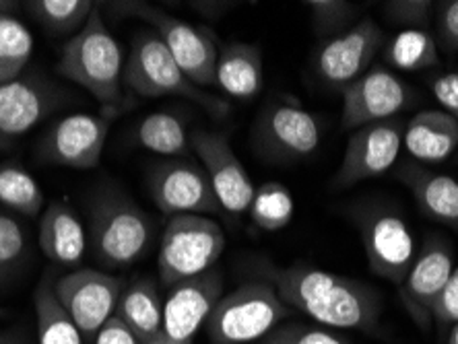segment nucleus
Wrapping results in <instances>:
<instances>
[{
  "instance_id": "f257e3e1",
  "label": "nucleus",
  "mask_w": 458,
  "mask_h": 344,
  "mask_svg": "<svg viewBox=\"0 0 458 344\" xmlns=\"http://www.w3.org/2000/svg\"><path fill=\"white\" fill-rule=\"evenodd\" d=\"M256 274L273 285L292 312L298 309L325 326L361 332H374L378 326L382 301L366 282L308 264L275 266L260 262Z\"/></svg>"
},
{
  "instance_id": "f03ea898",
  "label": "nucleus",
  "mask_w": 458,
  "mask_h": 344,
  "mask_svg": "<svg viewBox=\"0 0 458 344\" xmlns=\"http://www.w3.org/2000/svg\"><path fill=\"white\" fill-rule=\"evenodd\" d=\"M56 72L89 91L104 107V116L116 118L128 107L124 96V58L116 38L104 23L99 4L83 29L72 36L60 54Z\"/></svg>"
},
{
  "instance_id": "7ed1b4c3",
  "label": "nucleus",
  "mask_w": 458,
  "mask_h": 344,
  "mask_svg": "<svg viewBox=\"0 0 458 344\" xmlns=\"http://www.w3.org/2000/svg\"><path fill=\"white\" fill-rule=\"evenodd\" d=\"M124 85L140 97H182L203 107L213 118H225L229 104L186 77L155 31H139L124 64Z\"/></svg>"
},
{
  "instance_id": "20e7f679",
  "label": "nucleus",
  "mask_w": 458,
  "mask_h": 344,
  "mask_svg": "<svg viewBox=\"0 0 458 344\" xmlns=\"http://www.w3.org/2000/svg\"><path fill=\"white\" fill-rule=\"evenodd\" d=\"M87 239L106 268H128L151 248L153 221L123 192H107L91 205Z\"/></svg>"
},
{
  "instance_id": "39448f33",
  "label": "nucleus",
  "mask_w": 458,
  "mask_h": 344,
  "mask_svg": "<svg viewBox=\"0 0 458 344\" xmlns=\"http://www.w3.org/2000/svg\"><path fill=\"white\" fill-rule=\"evenodd\" d=\"M349 214L360 231L372 273L401 287L417 256L415 235L403 213L393 202L363 200Z\"/></svg>"
},
{
  "instance_id": "423d86ee",
  "label": "nucleus",
  "mask_w": 458,
  "mask_h": 344,
  "mask_svg": "<svg viewBox=\"0 0 458 344\" xmlns=\"http://www.w3.org/2000/svg\"><path fill=\"white\" fill-rule=\"evenodd\" d=\"M289 315L292 309L281 301L273 285L254 281L221 297L205 328L211 344H246L265 339Z\"/></svg>"
},
{
  "instance_id": "0eeeda50",
  "label": "nucleus",
  "mask_w": 458,
  "mask_h": 344,
  "mask_svg": "<svg viewBox=\"0 0 458 344\" xmlns=\"http://www.w3.org/2000/svg\"><path fill=\"white\" fill-rule=\"evenodd\" d=\"M225 249V233L203 214H176L167 221L157 256L159 282L172 289L182 281L213 271Z\"/></svg>"
},
{
  "instance_id": "6e6552de",
  "label": "nucleus",
  "mask_w": 458,
  "mask_h": 344,
  "mask_svg": "<svg viewBox=\"0 0 458 344\" xmlns=\"http://www.w3.org/2000/svg\"><path fill=\"white\" fill-rule=\"evenodd\" d=\"M124 9L149 23L178 66L200 89L217 85V39L203 25L180 21L151 4H124Z\"/></svg>"
},
{
  "instance_id": "1a4fd4ad",
  "label": "nucleus",
  "mask_w": 458,
  "mask_h": 344,
  "mask_svg": "<svg viewBox=\"0 0 458 344\" xmlns=\"http://www.w3.org/2000/svg\"><path fill=\"white\" fill-rule=\"evenodd\" d=\"M320 124L298 104L273 101L254 124V148L271 164H295L308 159L320 147Z\"/></svg>"
},
{
  "instance_id": "9d476101",
  "label": "nucleus",
  "mask_w": 458,
  "mask_h": 344,
  "mask_svg": "<svg viewBox=\"0 0 458 344\" xmlns=\"http://www.w3.org/2000/svg\"><path fill=\"white\" fill-rule=\"evenodd\" d=\"M124 281L93 268H77L54 281V293L85 342H96L99 330L116 314Z\"/></svg>"
},
{
  "instance_id": "9b49d317",
  "label": "nucleus",
  "mask_w": 458,
  "mask_h": 344,
  "mask_svg": "<svg viewBox=\"0 0 458 344\" xmlns=\"http://www.w3.org/2000/svg\"><path fill=\"white\" fill-rule=\"evenodd\" d=\"M405 120L393 118L357 128L333 178L335 188H352L360 181L380 178L396 164L403 148Z\"/></svg>"
},
{
  "instance_id": "f8f14e48",
  "label": "nucleus",
  "mask_w": 458,
  "mask_h": 344,
  "mask_svg": "<svg viewBox=\"0 0 458 344\" xmlns=\"http://www.w3.org/2000/svg\"><path fill=\"white\" fill-rule=\"evenodd\" d=\"M382 44L384 31L380 25L369 17L361 19L320 46L314 54L316 77L335 89H345L368 72Z\"/></svg>"
},
{
  "instance_id": "ddd939ff",
  "label": "nucleus",
  "mask_w": 458,
  "mask_h": 344,
  "mask_svg": "<svg viewBox=\"0 0 458 344\" xmlns=\"http://www.w3.org/2000/svg\"><path fill=\"white\" fill-rule=\"evenodd\" d=\"M149 192L159 211L170 217L176 214H219L221 206L215 197L203 165L182 157L155 165L149 173Z\"/></svg>"
},
{
  "instance_id": "4468645a",
  "label": "nucleus",
  "mask_w": 458,
  "mask_h": 344,
  "mask_svg": "<svg viewBox=\"0 0 458 344\" xmlns=\"http://www.w3.org/2000/svg\"><path fill=\"white\" fill-rule=\"evenodd\" d=\"M411 99L413 93L407 83L384 66H374L343 89V128L357 130L361 126L393 120L396 113L407 110Z\"/></svg>"
},
{
  "instance_id": "2eb2a0df",
  "label": "nucleus",
  "mask_w": 458,
  "mask_h": 344,
  "mask_svg": "<svg viewBox=\"0 0 458 344\" xmlns=\"http://www.w3.org/2000/svg\"><path fill=\"white\" fill-rule=\"evenodd\" d=\"M110 130V118L91 113H71L54 122L38 153L48 164L71 167V170H93L102 161V153Z\"/></svg>"
},
{
  "instance_id": "dca6fc26",
  "label": "nucleus",
  "mask_w": 458,
  "mask_h": 344,
  "mask_svg": "<svg viewBox=\"0 0 458 344\" xmlns=\"http://www.w3.org/2000/svg\"><path fill=\"white\" fill-rule=\"evenodd\" d=\"M191 148L208 175L221 211L242 214L250 208L256 186L229 140L219 132L199 130L191 137Z\"/></svg>"
},
{
  "instance_id": "f3484780",
  "label": "nucleus",
  "mask_w": 458,
  "mask_h": 344,
  "mask_svg": "<svg viewBox=\"0 0 458 344\" xmlns=\"http://www.w3.org/2000/svg\"><path fill=\"white\" fill-rule=\"evenodd\" d=\"M453 271V249L440 235H429L399 287L403 306L421 328L432 322L434 303Z\"/></svg>"
},
{
  "instance_id": "a211bd4d",
  "label": "nucleus",
  "mask_w": 458,
  "mask_h": 344,
  "mask_svg": "<svg viewBox=\"0 0 458 344\" xmlns=\"http://www.w3.org/2000/svg\"><path fill=\"white\" fill-rule=\"evenodd\" d=\"M167 291L170 293L164 303V332L172 340L192 344V339L221 299L224 279L217 271H208L182 281Z\"/></svg>"
},
{
  "instance_id": "6ab92c4d",
  "label": "nucleus",
  "mask_w": 458,
  "mask_h": 344,
  "mask_svg": "<svg viewBox=\"0 0 458 344\" xmlns=\"http://www.w3.org/2000/svg\"><path fill=\"white\" fill-rule=\"evenodd\" d=\"M60 104L56 87L42 77L0 83V137L17 138L38 126Z\"/></svg>"
},
{
  "instance_id": "aec40b11",
  "label": "nucleus",
  "mask_w": 458,
  "mask_h": 344,
  "mask_svg": "<svg viewBox=\"0 0 458 344\" xmlns=\"http://www.w3.org/2000/svg\"><path fill=\"white\" fill-rule=\"evenodd\" d=\"M396 178L409 188L426 217L458 231V181L454 178L420 164H403Z\"/></svg>"
},
{
  "instance_id": "412c9836",
  "label": "nucleus",
  "mask_w": 458,
  "mask_h": 344,
  "mask_svg": "<svg viewBox=\"0 0 458 344\" xmlns=\"http://www.w3.org/2000/svg\"><path fill=\"white\" fill-rule=\"evenodd\" d=\"M38 241L44 256L60 266H77L87 249L83 221L66 202H52L39 219Z\"/></svg>"
},
{
  "instance_id": "4be33fe9",
  "label": "nucleus",
  "mask_w": 458,
  "mask_h": 344,
  "mask_svg": "<svg viewBox=\"0 0 458 344\" xmlns=\"http://www.w3.org/2000/svg\"><path fill=\"white\" fill-rule=\"evenodd\" d=\"M403 147L421 164H442L458 148V124L442 110H423L405 122Z\"/></svg>"
},
{
  "instance_id": "5701e85b",
  "label": "nucleus",
  "mask_w": 458,
  "mask_h": 344,
  "mask_svg": "<svg viewBox=\"0 0 458 344\" xmlns=\"http://www.w3.org/2000/svg\"><path fill=\"white\" fill-rule=\"evenodd\" d=\"M265 83V64L259 46L246 42L224 44L217 58V85L229 97L246 101L259 96Z\"/></svg>"
},
{
  "instance_id": "b1692460",
  "label": "nucleus",
  "mask_w": 458,
  "mask_h": 344,
  "mask_svg": "<svg viewBox=\"0 0 458 344\" xmlns=\"http://www.w3.org/2000/svg\"><path fill=\"white\" fill-rule=\"evenodd\" d=\"M114 318L123 322L140 342L157 336L164 330V303L155 281L143 276L124 287Z\"/></svg>"
},
{
  "instance_id": "393cba45",
  "label": "nucleus",
  "mask_w": 458,
  "mask_h": 344,
  "mask_svg": "<svg viewBox=\"0 0 458 344\" xmlns=\"http://www.w3.org/2000/svg\"><path fill=\"white\" fill-rule=\"evenodd\" d=\"M33 307H36L38 344H85L75 322L56 299L52 276L44 274V279L39 281L33 293Z\"/></svg>"
},
{
  "instance_id": "a878e982",
  "label": "nucleus",
  "mask_w": 458,
  "mask_h": 344,
  "mask_svg": "<svg viewBox=\"0 0 458 344\" xmlns=\"http://www.w3.org/2000/svg\"><path fill=\"white\" fill-rule=\"evenodd\" d=\"M134 140L157 155L167 157H186L191 153V137L186 132L184 120L167 112H155L143 118L134 130Z\"/></svg>"
},
{
  "instance_id": "bb28decb",
  "label": "nucleus",
  "mask_w": 458,
  "mask_h": 344,
  "mask_svg": "<svg viewBox=\"0 0 458 344\" xmlns=\"http://www.w3.org/2000/svg\"><path fill=\"white\" fill-rule=\"evenodd\" d=\"M248 213H250L256 229L267 233H277L292 222L295 200L285 184L267 181V184L256 186Z\"/></svg>"
},
{
  "instance_id": "cd10ccee",
  "label": "nucleus",
  "mask_w": 458,
  "mask_h": 344,
  "mask_svg": "<svg viewBox=\"0 0 458 344\" xmlns=\"http://www.w3.org/2000/svg\"><path fill=\"white\" fill-rule=\"evenodd\" d=\"M25 6L46 31L54 36H77L98 4L91 0H31Z\"/></svg>"
},
{
  "instance_id": "c85d7f7f",
  "label": "nucleus",
  "mask_w": 458,
  "mask_h": 344,
  "mask_svg": "<svg viewBox=\"0 0 458 344\" xmlns=\"http://www.w3.org/2000/svg\"><path fill=\"white\" fill-rule=\"evenodd\" d=\"M0 205L25 217H36L44 208L42 188L23 165L0 164Z\"/></svg>"
},
{
  "instance_id": "c756f323",
  "label": "nucleus",
  "mask_w": 458,
  "mask_h": 344,
  "mask_svg": "<svg viewBox=\"0 0 458 344\" xmlns=\"http://www.w3.org/2000/svg\"><path fill=\"white\" fill-rule=\"evenodd\" d=\"M384 58L399 71H428L437 64V44L428 31L403 29L390 39Z\"/></svg>"
},
{
  "instance_id": "7c9ffc66",
  "label": "nucleus",
  "mask_w": 458,
  "mask_h": 344,
  "mask_svg": "<svg viewBox=\"0 0 458 344\" xmlns=\"http://www.w3.org/2000/svg\"><path fill=\"white\" fill-rule=\"evenodd\" d=\"M31 54V31L19 19L0 13V83L21 77Z\"/></svg>"
},
{
  "instance_id": "2f4dec72",
  "label": "nucleus",
  "mask_w": 458,
  "mask_h": 344,
  "mask_svg": "<svg viewBox=\"0 0 458 344\" xmlns=\"http://www.w3.org/2000/svg\"><path fill=\"white\" fill-rule=\"evenodd\" d=\"M30 256V238L21 222L0 213V285L11 281Z\"/></svg>"
},
{
  "instance_id": "473e14b6",
  "label": "nucleus",
  "mask_w": 458,
  "mask_h": 344,
  "mask_svg": "<svg viewBox=\"0 0 458 344\" xmlns=\"http://www.w3.org/2000/svg\"><path fill=\"white\" fill-rule=\"evenodd\" d=\"M304 4L310 11L314 31L320 38L331 39L355 25L357 6L353 3H345V0H310Z\"/></svg>"
},
{
  "instance_id": "72a5a7b5",
  "label": "nucleus",
  "mask_w": 458,
  "mask_h": 344,
  "mask_svg": "<svg viewBox=\"0 0 458 344\" xmlns=\"http://www.w3.org/2000/svg\"><path fill=\"white\" fill-rule=\"evenodd\" d=\"M260 344H349L328 330L287 322L267 334Z\"/></svg>"
},
{
  "instance_id": "f704fd0d",
  "label": "nucleus",
  "mask_w": 458,
  "mask_h": 344,
  "mask_svg": "<svg viewBox=\"0 0 458 344\" xmlns=\"http://www.w3.org/2000/svg\"><path fill=\"white\" fill-rule=\"evenodd\" d=\"M382 6L394 25L420 31H426L436 11V3H429V0H390V3H382Z\"/></svg>"
},
{
  "instance_id": "c9c22d12",
  "label": "nucleus",
  "mask_w": 458,
  "mask_h": 344,
  "mask_svg": "<svg viewBox=\"0 0 458 344\" xmlns=\"http://www.w3.org/2000/svg\"><path fill=\"white\" fill-rule=\"evenodd\" d=\"M432 320H436L440 328L458 323V268H454L448 282L444 285L440 295H437L432 307Z\"/></svg>"
},
{
  "instance_id": "e433bc0d",
  "label": "nucleus",
  "mask_w": 458,
  "mask_h": 344,
  "mask_svg": "<svg viewBox=\"0 0 458 344\" xmlns=\"http://www.w3.org/2000/svg\"><path fill=\"white\" fill-rule=\"evenodd\" d=\"M437 39L446 52H458V0L436 4Z\"/></svg>"
},
{
  "instance_id": "4c0bfd02",
  "label": "nucleus",
  "mask_w": 458,
  "mask_h": 344,
  "mask_svg": "<svg viewBox=\"0 0 458 344\" xmlns=\"http://www.w3.org/2000/svg\"><path fill=\"white\" fill-rule=\"evenodd\" d=\"M432 93L442 105V112L458 124V72H444L434 79Z\"/></svg>"
},
{
  "instance_id": "58836bf2",
  "label": "nucleus",
  "mask_w": 458,
  "mask_h": 344,
  "mask_svg": "<svg viewBox=\"0 0 458 344\" xmlns=\"http://www.w3.org/2000/svg\"><path fill=\"white\" fill-rule=\"evenodd\" d=\"M93 344H143V342H140L118 318H112L102 330H99L98 339Z\"/></svg>"
},
{
  "instance_id": "ea45409f",
  "label": "nucleus",
  "mask_w": 458,
  "mask_h": 344,
  "mask_svg": "<svg viewBox=\"0 0 458 344\" xmlns=\"http://www.w3.org/2000/svg\"><path fill=\"white\" fill-rule=\"evenodd\" d=\"M0 344H25V340L15 330H9V332H0Z\"/></svg>"
},
{
  "instance_id": "a19ab883",
  "label": "nucleus",
  "mask_w": 458,
  "mask_h": 344,
  "mask_svg": "<svg viewBox=\"0 0 458 344\" xmlns=\"http://www.w3.org/2000/svg\"><path fill=\"white\" fill-rule=\"evenodd\" d=\"M143 344H186V342H178V340H172L170 336H167L164 330H161V332L157 334V336H153V339H149L147 342H143Z\"/></svg>"
},
{
  "instance_id": "79ce46f5",
  "label": "nucleus",
  "mask_w": 458,
  "mask_h": 344,
  "mask_svg": "<svg viewBox=\"0 0 458 344\" xmlns=\"http://www.w3.org/2000/svg\"><path fill=\"white\" fill-rule=\"evenodd\" d=\"M448 344H458V323L453 326V332L448 336Z\"/></svg>"
},
{
  "instance_id": "37998d69",
  "label": "nucleus",
  "mask_w": 458,
  "mask_h": 344,
  "mask_svg": "<svg viewBox=\"0 0 458 344\" xmlns=\"http://www.w3.org/2000/svg\"><path fill=\"white\" fill-rule=\"evenodd\" d=\"M3 315H4V312H3V309H0V318H3Z\"/></svg>"
}]
</instances>
